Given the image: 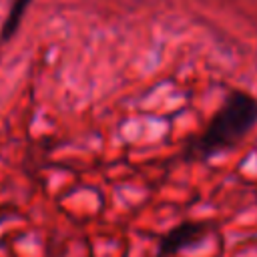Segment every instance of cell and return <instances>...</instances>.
Returning a JSON list of instances; mask_svg holds the SVG:
<instances>
[{
	"mask_svg": "<svg viewBox=\"0 0 257 257\" xmlns=\"http://www.w3.org/2000/svg\"><path fill=\"white\" fill-rule=\"evenodd\" d=\"M257 122V100L241 90L227 96L221 108L213 114L203 135L193 143V153L201 159L219 155L235 147Z\"/></svg>",
	"mask_w": 257,
	"mask_h": 257,
	"instance_id": "1",
	"label": "cell"
},
{
	"mask_svg": "<svg viewBox=\"0 0 257 257\" xmlns=\"http://www.w3.org/2000/svg\"><path fill=\"white\" fill-rule=\"evenodd\" d=\"M205 231V225L201 223H183L179 227H175L173 231H169L163 241H161V249H159V257H167L173 255L181 249H185L191 241L199 239Z\"/></svg>",
	"mask_w": 257,
	"mask_h": 257,
	"instance_id": "2",
	"label": "cell"
},
{
	"mask_svg": "<svg viewBox=\"0 0 257 257\" xmlns=\"http://www.w3.org/2000/svg\"><path fill=\"white\" fill-rule=\"evenodd\" d=\"M28 4H30V0H12V6L8 10V16H6L4 24H2V32H0L2 40H8V38L14 36V32L18 30L20 20H22Z\"/></svg>",
	"mask_w": 257,
	"mask_h": 257,
	"instance_id": "3",
	"label": "cell"
}]
</instances>
